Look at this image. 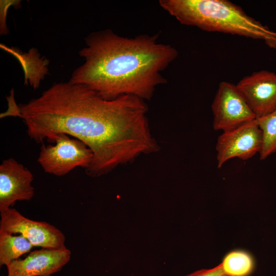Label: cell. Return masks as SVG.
I'll return each instance as SVG.
<instances>
[{
  "mask_svg": "<svg viewBox=\"0 0 276 276\" xmlns=\"http://www.w3.org/2000/svg\"><path fill=\"white\" fill-rule=\"evenodd\" d=\"M144 100L125 95L107 100L85 85L53 84L41 95L20 104L21 118L37 143L64 133L83 142L93 158L85 170L92 177L106 174L142 154L159 150L150 131Z\"/></svg>",
  "mask_w": 276,
  "mask_h": 276,
  "instance_id": "obj_1",
  "label": "cell"
},
{
  "mask_svg": "<svg viewBox=\"0 0 276 276\" xmlns=\"http://www.w3.org/2000/svg\"><path fill=\"white\" fill-rule=\"evenodd\" d=\"M158 37H124L108 29L89 34L79 52L84 62L69 82L85 85L107 100L125 95L150 99L155 88L167 83L161 72L178 56L175 48L158 42Z\"/></svg>",
  "mask_w": 276,
  "mask_h": 276,
  "instance_id": "obj_2",
  "label": "cell"
},
{
  "mask_svg": "<svg viewBox=\"0 0 276 276\" xmlns=\"http://www.w3.org/2000/svg\"><path fill=\"white\" fill-rule=\"evenodd\" d=\"M160 6L181 24L263 40L276 49V32L227 0H160Z\"/></svg>",
  "mask_w": 276,
  "mask_h": 276,
  "instance_id": "obj_3",
  "label": "cell"
},
{
  "mask_svg": "<svg viewBox=\"0 0 276 276\" xmlns=\"http://www.w3.org/2000/svg\"><path fill=\"white\" fill-rule=\"evenodd\" d=\"M52 143L54 145H42L37 159L45 172L61 176L77 167L85 170L90 166L93 152L81 141L60 133Z\"/></svg>",
  "mask_w": 276,
  "mask_h": 276,
  "instance_id": "obj_4",
  "label": "cell"
},
{
  "mask_svg": "<svg viewBox=\"0 0 276 276\" xmlns=\"http://www.w3.org/2000/svg\"><path fill=\"white\" fill-rule=\"evenodd\" d=\"M213 127L222 132L251 122L256 116L236 84L222 81L211 104Z\"/></svg>",
  "mask_w": 276,
  "mask_h": 276,
  "instance_id": "obj_5",
  "label": "cell"
},
{
  "mask_svg": "<svg viewBox=\"0 0 276 276\" xmlns=\"http://www.w3.org/2000/svg\"><path fill=\"white\" fill-rule=\"evenodd\" d=\"M0 232L19 234L34 247L47 249L66 247L65 236L60 229L47 222L30 219L14 208L1 212Z\"/></svg>",
  "mask_w": 276,
  "mask_h": 276,
  "instance_id": "obj_6",
  "label": "cell"
},
{
  "mask_svg": "<svg viewBox=\"0 0 276 276\" xmlns=\"http://www.w3.org/2000/svg\"><path fill=\"white\" fill-rule=\"evenodd\" d=\"M262 146L261 131L254 121L235 129L222 132L217 138L215 149L217 167L220 168L228 160H245L260 153Z\"/></svg>",
  "mask_w": 276,
  "mask_h": 276,
  "instance_id": "obj_7",
  "label": "cell"
},
{
  "mask_svg": "<svg viewBox=\"0 0 276 276\" xmlns=\"http://www.w3.org/2000/svg\"><path fill=\"white\" fill-rule=\"evenodd\" d=\"M32 172L12 157L0 165V213L17 201H29L34 195Z\"/></svg>",
  "mask_w": 276,
  "mask_h": 276,
  "instance_id": "obj_8",
  "label": "cell"
},
{
  "mask_svg": "<svg viewBox=\"0 0 276 276\" xmlns=\"http://www.w3.org/2000/svg\"><path fill=\"white\" fill-rule=\"evenodd\" d=\"M256 119L276 110V74L267 70L252 73L236 84Z\"/></svg>",
  "mask_w": 276,
  "mask_h": 276,
  "instance_id": "obj_9",
  "label": "cell"
},
{
  "mask_svg": "<svg viewBox=\"0 0 276 276\" xmlns=\"http://www.w3.org/2000/svg\"><path fill=\"white\" fill-rule=\"evenodd\" d=\"M71 257V251L66 247L35 250L8 265L7 276H50L60 271Z\"/></svg>",
  "mask_w": 276,
  "mask_h": 276,
  "instance_id": "obj_10",
  "label": "cell"
},
{
  "mask_svg": "<svg viewBox=\"0 0 276 276\" xmlns=\"http://www.w3.org/2000/svg\"><path fill=\"white\" fill-rule=\"evenodd\" d=\"M33 247L21 235L0 232V265L7 267L22 255L30 253Z\"/></svg>",
  "mask_w": 276,
  "mask_h": 276,
  "instance_id": "obj_11",
  "label": "cell"
},
{
  "mask_svg": "<svg viewBox=\"0 0 276 276\" xmlns=\"http://www.w3.org/2000/svg\"><path fill=\"white\" fill-rule=\"evenodd\" d=\"M262 136L260 159L264 160L276 152V110L263 117L256 119Z\"/></svg>",
  "mask_w": 276,
  "mask_h": 276,
  "instance_id": "obj_12",
  "label": "cell"
},
{
  "mask_svg": "<svg viewBox=\"0 0 276 276\" xmlns=\"http://www.w3.org/2000/svg\"><path fill=\"white\" fill-rule=\"evenodd\" d=\"M224 271L231 276H247L252 270L251 257L242 251H235L227 255L221 263Z\"/></svg>",
  "mask_w": 276,
  "mask_h": 276,
  "instance_id": "obj_13",
  "label": "cell"
},
{
  "mask_svg": "<svg viewBox=\"0 0 276 276\" xmlns=\"http://www.w3.org/2000/svg\"><path fill=\"white\" fill-rule=\"evenodd\" d=\"M185 276H231L224 270L222 265L220 263L217 266L211 269L198 270Z\"/></svg>",
  "mask_w": 276,
  "mask_h": 276,
  "instance_id": "obj_14",
  "label": "cell"
},
{
  "mask_svg": "<svg viewBox=\"0 0 276 276\" xmlns=\"http://www.w3.org/2000/svg\"><path fill=\"white\" fill-rule=\"evenodd\" d=\"M50 276H52V275H50Z\"/></svg>",
  "mask_w": 276,
  "mask_h": 276,
  "instance_id": "obj_15",
  "label": "cell"
}]
</instances>
